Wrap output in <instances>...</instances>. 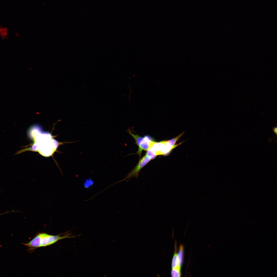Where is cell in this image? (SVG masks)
Here are the masks:
<instances>
[{"mask_svg": "<svg viewBox=\"0 0 277 277\" xmlns=\"http://www.w3.org/2000/svg\"><path fill=\"white\" fill-rule=\"evenodd\" d=\"M14 212V211H11V212H9L7 211L6 212H5L3 213H2L0 214V215H3V214H6V213H11V212Z\"/></svg>", "mask_w": 277, "mask_h": 277, "instance_id": "obj_11", "label": "cell"}, {"mask_svg": "<svg viewBox=\"0 0 277 277\" xmlns=\"http://www.w3.org/2000/svg\"><path fill=\"white\" fill-rule=\"evenodd\" d=\"M147 151L146 154L151 160L154 159L156 156V155L154 152L150 148Z\"/></svg>", "mask_w": 277, "mask_h": 277, "instance_id": "obj_9", "label": "cell"}, {"mask_svg": "<svg viewBox=\"0 0 277 277\" xmlns=\"http://www.w3.org/2000/svg\"><path fill=\"white\" fill-rule=\"evenodd\" d=\"M127 132L133 137L135 141L136 144L138 146L143 140V137H142L137 135L133 134L130 129H129L127 130Z\"/></svg>", "mask_w": 277, "mask_h": 277, "instance_id": "obj_6", "label": "cell"}, {"mask_svg": "<svg viewBox=\"0 0 277 277\" xmlns=\"http://www.w3.org/2000/svg\"><path fill=\"white\" fill-rule=\"evenodd\" d=\"M68 232L57 235H50L45 233H39L29 242L23 244L26 246L27 251L32 252L38 248L52 245L63 239L72 238L74 236Z\"/></svg>", "mask_w": 277, "mask_h": 277, "instance_id": "obj_1", "label": "cell"}, {"mask_svg": "<svg viewBox=\"0 0 277 277\" xmlns=\"http://www.w3.org/2000/svg\"><path fill=\"white\" fill-rule=\"evenodd\" d=\"M153 142L152 138L149 136L143 137L138 145L139 148L136 153L140 157L142 151H148L151 147Z\"/></svg>", "mask_w": 277, "mask_h": 277, "instance_id": "obj_3", "label": "cell"}, {"mask_svg": "<svg viewBox=\"0 0 277 277\" xmlns=\"http://www.w3.org/2000/svg\"><path fill=\"white\" fill-rule=\"evenodd\" d=\"M94 183V181L92 179L90 178H88L85 180L83 185L84 188L88 189L92 187Z\"/></svg>", "mask_w": 277, "mask_h": 277, "instance_id": "obj_7", "label": "cell"}, {"mask_svg": "<svg viewBox=\"0 0 277 277\" xmlns=\"http://www.w3.org/2000/svg\"><path fill=\"white\" fill-rule=\"evenodd\" d=\"M151 159L146 154L140 160L136 165L133 169L123 180L119 182H120L126 180H129L132 177H138L139 173L141 170L145 165L151 160Z\"/></svg>", "mask_w": 277, "mask_h": 277, "instance_id": "obj_2", "label": "cell"}, {"mask_svg": "<svg viewBox=\"0 0 277 277\" xmlns=\"http://www.w3.org/2000/svg\"><path fill=\"white\" fill-rule=\"evenodd\" d=\"M175 253L173 258L172 267V268H174L178 266L177 255V248L176 244L175 245Z\"/></svg>", "mask_w": 277, "mask_h": 277, "instance_id": "obj_5", "label": "cell"}, {"mask_svg": "<svg viewBox=\"0 0 277 277\" xmlns=\"http://www.w3.org/2000/svg\"><path fill=\"white\" fill-rule=\"evenodd\" d=\"M277 127H274L272 129L273 130L274 132L276 134V135H277Z\"/></svg>", "mask_w": 277, "mask_h": 277, "instance_id": "obj_10", "label": "cell"}, {"mask_svg": "<svg viewBox=\"0 0 277 277\" xmlns=\"http://www.w3.org/2000/svg\"><path fill=\"white\" fill-rule=\"evenodd\" d=\"M181 268L177 266L176 267L172 268L171 272V275L172 277H180L181 276Z\"/></svg>", "mask_w": 277, "mask_h": 277, "instance_id": "obj_8", "label": "cell"}, {"mask_svg": "<svg viewBox=\"0 0 277 277\" xmlns=\"http://www.w3.org/2000/svg\"><path fill=\"white\" fill-rule=\"evenodd\" d=\"M183 246L182 245L180 246L179 250L177 254L178 259V266L181 268L183 261Z\"/></svg>", "mask_w": 277, "mask_h": 277, "instance_id": "obj_4", "label": "cell"}]
</instances>
